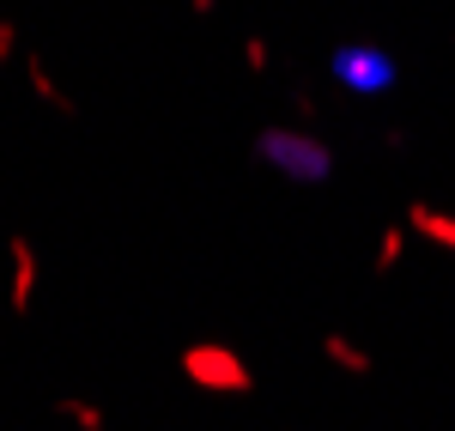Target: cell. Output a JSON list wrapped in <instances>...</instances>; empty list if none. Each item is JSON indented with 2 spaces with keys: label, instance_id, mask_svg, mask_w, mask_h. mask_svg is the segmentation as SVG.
<instances>
[{
  "label": "cell",
  "instance_id": "obj_1",
  "mask_svg": "<svg viewBox=\"0 0 455 431\" xmlns=\"http://www.w3.org/2000/svg\"><path fill=\"white\" fill-rule=\"evenodd\" d=\"M255 158L285 182H328L334 177V152L315 134H298V128H261L255 134Z\"/></svg>",
  "mask_w": 455,
  "mask_h": 431
},
{
  "label": "cell",
  "instance_id": "obj_2",
  "mask_svg": "<svg viewBox=\"0 0 455 431\" xmlns=\"http://www.w3.org/2000/svg\"><path fill=\"white\" fill-rule=\"evenodd\" d=\"M334 79L347 85V92H364V98H377L395 85V61H388L383 49H334Z\"/></svg>",
  "mask_w": 455,
  "mask_h": 431
}]
</instances>
